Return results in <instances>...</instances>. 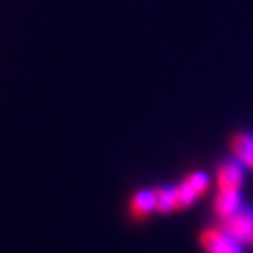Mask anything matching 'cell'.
<instances>
[{
	"label": "cell",
	"mask_w": 253,
	"mask_h": 253,
	"mask_svg": "<svg viewBox=\"0 0 253 253\" xmlns=\"http://www.w3.org/2000/svg\"><path fill=\"white\" fill-rule=\"evenodd\" d=\"M185 181L194 188V192L199 195V197H202L204 194H208V190H210V178H208V174L202 172V170L188 172L185 176Z\"/></svg>",
	"instance_id": "9c48e42d"
},
{
	"label": "cell",
	"mask_w": 253,
	"mask_h": 253,
	"mask_svg": "<svg viewBox=\"0 0 253 253\" xmlns=\"http://www.w3.org/2000/svg\"><path fill=\"white\" fill-rule=\"evenodd\" d=\"M199 195L194 192V188L183 179L179 185L174 186V199H176V211H185L194 204Z\"/></svg>",
	"instance_id": "ba28073f"
},
{
	"label": "cell",
	"mask_w": 253,
	"mask_h": 253,
	"mask_svg": "<svg viewBox=\"0 0 253 253\" xmlns=\"http://www.w3.org/2000/svg\"><path fill=\"white\" fill-rule=\"evenodd\" d=\"M153 211H157L153 190H137L128 202V214L134 221H144Z\"/></svg>",
	"instance_id": "5b68a950"
},
{
	"label": "cell",
	"mask_w": 253,
	"mask_h": 253,
	"mask_svg": "<svg viewBox=\"0 0 253 253\" xmlns=\"http://www.w3.org/2000/svg\"><path fill=\"white\" fill-rule=\"evenodd\" d=\"M229 150L236 160L253 169V132L236 130L229 139Z\"/></svg>",
	"instance_id": "277c9868"
},
{
	"label": "cell",
	"mask_w": 253,
	"mask_h": 253,
	"mask_svg": "<svg viewBox=\"0 0 253 253\" xmlns=\"http://www.w3.org/2000/svg\"><path fill=\"white\" fill-rule=\"evenodd\" d=\"M243 164L239 160H223L216 167V185L218 190H236L243 186L245 181V172H243Z\"/></svg>",
	"instance_id": "3957f363"
},
{
	"label": "cell",
	"mask_w": 253,
	"mask_h": 253,
	"mask_svg": "<svg viewBox=\"0 0 253 253\" xmlns=\"http://www.w3.org/2000/svg\"><path fill=\"white\" fill-rule=\"evenodd\" d=\"M220 227L243 246H253V208L243 206L232 216L221 220Z\"/></svg>",
	"instance_id": "6da1fadb"
},
{
	"label": "cell",
	"mask_w": 253,
	"mask_h": 253,
	"mask_svg": "<svg viewBox=\"0 0 253 253\" xmlns=\"http://www.w3.org/2000/svg\"><path fill=\"white\" fill-rule=\"evenodd\" d=\"M199 245L206 253H243L241 243H237L221 227H208L201 230Z\"/></svg>",
	"instance_id": "7a4b0ae2"
},
{
	"label": "cell",
	"mask_w": 253,
	"mask_h": 253,
	"mask_svg": "<svg viewBox=\"0 0 253 253\" xmlns=\"http://www.w3.org/2000/svg\"><path fill=\"white\" fill-rule=\"evenodd\" d=\"M241 195L236 190H218L216 197L213 201V211L218 220H225L234 213L241 210Z\"/></svg>",
	"instance_id": "8992f818"
},
{
	"label": "cell",
	"mask_w": 253,
	"mask_h": 253,
	"mask_svg": "<svg viewBox=\"0 0 253 253\" xmlns=\"http://www.w3.org/2000/svg\"><path fill=\"white\" fill-rule=\"evenodd\" d=\"M155 201H157V213L167 214L176 211V199H174V186L160 185L153 188Z\"/></svg>",
	"instance_id": "52a82bcc"
}]
</instances>
